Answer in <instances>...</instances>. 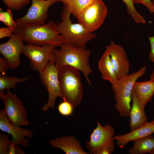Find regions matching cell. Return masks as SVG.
<instances>
[{
    "instance_id": "1",
    "label": "cell",
    "mask_w": 154,
    "mask_h": 154,
    "mask_svg": "<svg viewBox=\"0 0 154 154\" xmlns=\"http://www.w3.org/2000/svg\"><path fill=\"white\" fill-rule=\"evenodd\" d=\"M59 49L55 48L54 60L58 70L65 66L75 68L81 72L88 84L91 85L89 76L92 73L89 64L90 49L62 44Z\"/></svg>"
},
{
    "instance_id": "2",
    "label": "cell",
    "mask_w": 154,
    "mask_h": 154,
    "mask_svg": "<svg viewBox=\"0 0 154 154\" xmlns=\"http://www.w3.org/2000/svg\"><path fill=\"white\" fill-rule=\"evenodd\" d=\"M15 33L23 41L33 45H51L56 47L64 43L63 39L58 31L57 25L52 21L42 25L17 26Z\"/></svg>"
},
{
    "instance_id": "3",
    "label": "cell",
    "mask_w": 154,
    "mask_h": 154,
    "mask_svg": "<svg viewBox=\"0 0 154 154\" xmlns=\"http://www.w3.org/2000/svg\"><path fill=\"white\" fill-rule=\"evenodd\" d=\"M146 70V67L143 66L137 71L118 79L116 85H112L116 102L115 108L121 117H129L133 85L138 79L144 75Z\"/></svg>"
},
{
    "instance_id": "4",
    "label": "cell",
    "mask_w": 154,
    "mask_h": 154,
    "mask_svg": "<svg viewBox=\"0 0 154 154\" xmlns=\"http://www.w3.org/2000/svg\"><path fill=\"white\" fill-rule=\"evenodd\" d=\"M71 13L64 5L61 13V21L57 24L59 34L64 43L78 47H86L87 43L95 38L96 35L88 31L81 24L73 23Z\"/></svg>"
},
{
    "instance_id": "5",
    "label": "cell",
    "mask_w": 154,
    "mask_h": 154,
    "mask_svg": "<svg viewBox=\"0 0 154 154\" xmlns=\"http://www.w3.org/2000/svg\"><path fill=\"white\" fill-rule=\"evenodd\" d=\"M58 71L62 100L69 102L75 108L81 103L84 96L80 71L68 66Z\"/></svg>"
},
{
    "instance_id": "6",
    "label": "cell",
    "mask_w": 154,
    "mask_h": 154,
    "mask_svg": "<svg viewBox=\"0 0 154 154\" xmlns=\"http://www.w3.org/2000/svg\"><path fill=\"white\" fill-rule=\"evenodd\" d=\"M39 73L41 82L48 94L47 102L42 109L46 111L50 108L54 109L56 98L59 97L63 99V96L59 79V71L54 60L50 61L45 69Z\"/></svg>"
},
{
    "instance_id": "7",
    "label": "cell",
    "mask_w": 154,
    "mask_h": 154,
    "mask_svg": "<svg viewBox=\"0 0 154 154\" xmlns=\"http://www.w3.org/2000/svg\"><path fill=\"white\" fill-rule=\"evenodd\" d=\"M7 91L6 94H0V96L4 105L3 110L9 122L17 127L28 125L27 112L22 102L15 93Z\"/></svg>"
},
{
    "instance_id": "8",
    "label": "cell",
    "mask_w": 154,
    "mask_h": 154,
    "mask_svg": "<svg viewBox=\"0 0 154 154\" xmlns=\"http://www.w3.org/2000/svg\"><path fill=\"white\" fill-rule=\"evenodd\" d=\"M107 13V7L102 0H96L85 8L77 18L79 23L93 33L102 25Z\"/></svg>"
},
{
    "instance_id": "9",
    "label": "cell",
    "mask_w": 154,
    "mask_h": 154,
    "mask_svg": "<svg viewBox=\"0 0 154 154\" xmlns=\"http://www.w3.org/2000/svg\"><path fill=\"white\" fill-rule=\"evenodd\" d=\"M56 47L51 45L39 46L27 44L24 45L22 53L29 59L31 68L39 73L45 69L50 61L54 60Z\"/></svg>"
},
{
    "instance_id": "10",
    "label": "cell",
    "mask_w": 154,
    "mask_h": 154,
    "mask_svg": "<svg viewBox=\"0 0 154 154\" xmlns=\"http://www.w3.org/2000/svg\"><path fill=\"white\" fill-rule=\"evenodd\" d=\"M57 2V0H32L31 5L26 14L17 19V26L45 25L49 7Z\"/></svg>"
},
{
    "instance_id": "11",
    "label": "cell",
    "mask_w": 154,
    "mask_h": 154,
    "mask_svg": "<svg viewBox=\"0 0 154 154\" xmlns=\"http://www.w3.org/2000/svg\"><path fill=\"white\" fill-rule=\"evenodd\" d=\"M97 125L90 135L89 141L86 143L87 149L91 154H97L102 147L114 139L115 131L109 124L102 126L97 122Z\"/></svg>"
},
{
    "instance_id": "12",
    "label": "cell",
    "mask_w": 154,
    "mask_h": 154,
    "mask_svg": "<svg viewBox=\"0 0 154 154\" xmlns=\"http://www.w3.org/2000/svg\"><path fill=\"white\" fill-rule=\"evenodd\" d=\"M118 79L129 74L130 64L123 47L111 41L106 47Z\"/></svg>"
},
{
    "instance_id": "13",
    "label": "cell",
    "mask_w": 154,
    "mask_h": 154,
    "mask_svg": "<svg viewBox=\"0 0 154 154\" xmlns=\"http://www.w3.org/2000/svg\"><path fill=\"white\" fill-rule=\"evenodd\" d=\"M15 33L6 42L0 44V53L8 62L9 68H17L20 64V57L24 44Z\"/></svg>"
},
{
    "instance_id": "14",
    "label": "cell",
    "mask_w": 154,
    "mask_h": 154,
    "mask_svg": "<svg viewBox=\"0 0 154 154\" xmlns=\"http://www.w3.org/2000/svg\"><path fill=\"white\" fill-rule=\"evenodd\" d=\"M0 129L11 135L12 141L16 146L20 145L24 147L29 146L25 137L31 138L34 137L33 132L31 130L21 127L16 126L9 121L3 110L0 111Z\"/></svg>"
},
{
    "instance_id": "15",
    "label": "cell",
    "mask_w": 154,
    "mask_h": 154,
    "mask_svg": "<svg viewBox=\"0 0 154 154\" xmlns=\"http://www.w3.org/2000/svg\"><path fill=\"white\" fill-rule=\"evenodd\" d=\"M154 133V123L147 121L139 128L127 133L114 136L117 146L123 148L129 142L139 139Z\"/></svg>"
},
{
    "instance_id": "16",
    "label": "cell",
    "mask_w": 154,
    "mask_h": 154,
    "mask_svg": "<svg viewBox=\"0 0 154 154\" xmlns=\"http://www.w3.org/2000/svg\"><path fill=\"white\" fill-rule=\"evenodd\" d=\"M132 105L129 116V129L134 130L141 126L147 121L144 108L133 89L131 94Z\"/></svg>"
},
{
    "instance_id": "17",
    "label": "cell",
    "mask_w": 154,
    "mask_h": 154,
    "mask_svg": "<svg viewBox=\"0 0 154 154\" xmlns=\"http://www.w3.org/2000/svg\"><path fill=\"white\" fill-rule=\"evenodd\" d=\"M49 143L53 147L59 148L66 154H88L83 149L79 142L72 135L50 140Z\"/></svg>"
},
{
    "instance_id": "18",
    "label": "cell",
    "mask_w": 154,
    "mask_h": 154,
    "mask_svg": "<svg viewBox=\"0 0 154 154\" xmlns=\"http://www.w3.org/2000/svg\"><path fill=\"white\" fill-rule=\"evenodd\" d=\"M98 67L103 79L109 82L112 85L116 84L118 79L110 56L106 50L98 61Z\"/></svg>"
},
{
    "instance_id": "19",
    "label": "cell",
    "mask_w": 154,
    "mask_h": 154,
    "mask_svg": "<svg viewBox=\"0 0 154 154\" xmlns=\"http://www.w3.org/2000/svg\"><path fill=\"white\" fill-rule=\"evenodd\" d=\"M133 89L137 97L145 108L147 103L154 96V80L136 82Z\"/></svg>"
},
{
    "instance_id": "20",
    "label": "cell",
    "mask_w": 154,
    "mask_h": 154,
    "mask_svg": "<svg viewBox=\"0 0 154 154\" xmlns=\"http://www.w3.org/2000/svg\"><path fill=\"white\" fill-rule=\"evenodd\" d=\"M154 151V136L151 135L134 141L128 151L129 154H152Z\"/></svg>"
},
{
    "instance_id": "21",
    "label": "cell",
    "mask_w": 154,
    "mask_h": 154,
    "mask_svg": "<svg viewBox=\"0 0 154 154\" xmlns=\"http://www.w3.org/2000/svg\"><path fill=\"white\" fill-rule=\"evenodd\" d=\"M30 78L27 77L23 78H19L16 77L0 74V94H4L5 91L10 89H15L16 85L18 83L27 81Z\"/></svg>"
},
{
    "instance_id": "22",
    "label": "cell",
    "mask_w": 154,
    "mask_h": 154,
    "mask_svg": "<svg viewBox=\"0 0 154 154\" xmlns=\"http://www.w3.org/2000/svg\"><path fill=\"white\" fill-rule=\"evenodd\" d=\"M95 0H70L68 5L66 6L71 14L77 18L80 13L85 8Z\"/></svg>"
},
{
    "instance_id": "23",
    "label": "cell",
    "mask_w": 154,
    "mask_h": 154,
    "mask_svg": "<svg viewBox=\"0 0 154 154\" xmlns=\"http://www.w3.org/2000/svg\"><path fill=\"white\" fill-rule=\"evenodd\" d=\"M126 6V11L137 24H145L144 17L138 13L134 7L133 0H122Z\"/></svg>"
},
{
    "instance_id": "24",
    "label": "cell",
    "mask_w": 154,
    "mask_h": 154,
    "mask_svg": "<svg viewBox=\"0 0 154 154\" xmlns=\"http://www.w3.org/2000/svg\"><path fill=\"white\" fill-rule=\"evenodd\" d=\"M0 21L5 25L11 29L15 33L17 27L16 22L13 20L12 11L8 8L6 11H4L0 8Z\"/></svg>"
},
{
    "instance_id": "25",
    "label": "cell",
    "mask_w": 154,
    "mask_h": 154,
    "mask_svg": "<svg viewBox=\"0 0 154 154\" xmlns=\"http://www.w3.org/2000/svg\"><path fill=\"white\" fill-rule=\"evenodd\" d=\"M8 8L14 11L21 10L29 3L30 0H2Z\"/></svg>"
},
{
    "instance_id": "26",
    "label": "cell",
    "mask_w": 154,
    "mask_h": 154,
    "mask_svg": "<svg viewBox=\"0 0 154 154\" xmlns=\"http://www.w3.org/2000/svg\"><path fill=\"white\" fill-rule=\"evenodd\" d=\"M61 102L58 106V110L59 113L64 116H68L72 115L74 107L69 102L66 100Z\"/></svg>"
},
{
    "instance_id": "27",
    "label": "cell",
    "mask_w": 154,
    "mask_h": 154,
    "mask_svg": "<svg viewBox=\"0 0 154 154\" xmlns=\"http://www.w3.org/2000/svg\"><path fill=\"white\" fill-rule=\"evenodd\" d=\"M12 140L9 139L7 135L0 134V154H9Z\"/></svg>"
},
{
    "instance_id": "28",
    "label": "cell",
    "mask_w": 154,
    "mask_h": 154,
    "mask_svg": "<svg viewBox=\"0 0 154 154\" xmlns=\"http://www.w3.org/2000/svg\"><path fill=\"white\" fill-rule=\"evenodd\" d=\"M114 139H113L100 149L97 154H110L112 153L115 149Z\"/></svg>"
},
{
    "instance_id": "29",
    "label": "cell",
    "mask_w": 154,
    "mask_h": 154,
    "mask_svg": "<svg viewBox=\"0 0 154 154\" xmlns=\"http://www.w3.org/2000/svg\"><path fill=\"white\" fill-rule=\"evenodd\" d=\"M134 4H141L144 5L151 13L154 12V7L151 0H133Z\"/></svg>"
},
{
    "instance_id": "30",
    "label": "cell",
    "mask_w": 154,
    "mask_h": 154,
    "mask_svg": "<svg viewBox=\"0 0 154 154\" xmlns=\"http://www.w3.org/2000/svg\"><path fill=\"white\" fill-rule=\"evenodd\" d=\"M14 33L13 30L9 27L0 28V38L11 37Z\"/></svg>"
},
{
    "instance_id": "31",
    "label": "cell",
    "mask_w": 154,
    "mask_h": 154,
    "mask_svg": "<svg viewBox=\"0 0 154 154\" xmlns=\"http://www.w3.org/2000/svg\"><path fill=\"white\" fill-rule=\"evenodd\" d=\"M9 68L8 62L5 58H0V72L1 74H5Z\"/></svg>"
},
{
    "instance_id": "32",
    "label": "cell",
    "mask_w": 154,
    "mask_h": 154,
    "mask_svg": "<svg viewBox=\"0 0 154 154\" xmlns=\"http://www.w3.org/2000/svg\"><path fill=\"white\" fill-rule=\"evenodd\" d=\"M150 46V50L149 55V59L154 63V36L149 37Z\"/></svg>"
},
{
    "instance_id": "33",
    "label": "cell",
    "mask_w": 154,
    "mask_h": 154,
    "mask_svg": "<svg viewBox=\"0 0 154 154\" xmlns=\"http://www.w3.org/2000/svg\"><path fill=\"white\" fill-rule=\"evenodd\" d=\"M58 1H61L63 3L64 5L67 6L68 5L70 0H57Z\"/></svg>"
},
{
    "instance_id": "34",
    "label": "cell",
    "mask_w": 154,
    "mask_h": 154,
    "mask_svg": "<svg viewBox=\"0 0 154 154\" xmlns=\"http://www.w3.org/2000/svg\"><path fill=\"white\" fill-rule=\"evenodd\" d=\"M150 79L154 80V70L150 76Z\"/></svg>"
},
{
    "instance_id": "35",
    "label": "cell",
    "mask_w": 154,
    "mask_h": 154,
    "mask_svg": "<svg viewBox=\"0 0 154 154\" xmlns=\"http://www.w3.org/2000/svg\"><path fill=\"white\" fill-rule=\"evenodd\" d=\"M152 2H153V6H154V0H153V1ZM153 13H154V12Z\"/></svg>"
},
{
    "instance_id": "36",
    "label": "cell",
    "mask_w": 154,
    "mask_h": 154,
    "mask_svg": "<svg viewBox=\"0 0 154 154\" xmlns=\"http://www.w3.org/2000/svg\"><path fill=\"white\" fill-rule=\"evenodd\" d=\"M151 122L153 123H154V118L153 120H152Z\"/></svg>"
},
{
    "instance_id": "37",
    "label": "cell",
    "mask_w": 154,
    "mask_h": 154,
    "mask_svg": "<svg viewBox=\"0 0 154 154\" xmlns=\"http://www.w3.org/2000/svg\"><path fill=\"white\" fill-rule=\"evenodd\" d=\"M152 154H154V151L153 152Z\"/></svg>"
}]
</instances>
